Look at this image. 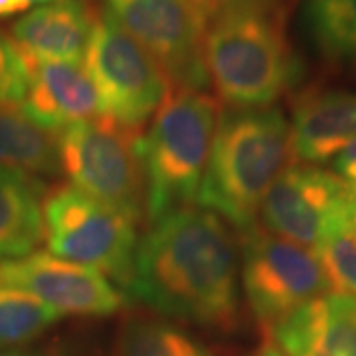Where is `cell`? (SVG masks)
Segmentation results:
<instances>
[{"instance_id":"6da1fadb","label":"cell","mask_w":356,"mask_h":356,"mask_svg":"<svg viewBox=\"0 0 356 356\" xmlns=\"http://www.w3.org/2000/svg\"><path fill=\"white\" fill-rule=\"evenodd\" d=\"M125 289L159 315L232 331L240 317L238 254L224 220L186 206L153 222Z\"/></svg>"},{"instance_id":"7a4b0ae2","label":"cell","mask_w":356,"mask_h":356,"mask_svg":"<svg viewBox=\"0 0 356 356\" xmlns=\"http://www.w3.org/2000/svg\"><path fill=\"white\" fill-rule=\"evenodd\" d=\"M206 72L234 109H264L291 88L297 60L269 0H236L218 10L204 40Z\"/></svg>"},{"instance_id":"3957f363","label":"cell","mask_w":356,"mask_h":356,"mask_svg":"<svg viewBox=\"0 0 356 356\" xmlns=\"http://www.w3.org/2000/svg\"><path fill=\"white\" fill-rule=\"evenodd\" d=\"M291 161V127L280 109L222 111L198 202L248 232L257 226L267 191Z\"/></svg>"},{"instance_id":"277c9868","label":"cell","mask_w":356,"mask_h":356,"mask_svg":"<svg viewBox=\"0 0 356 356\" xmlns=\"http://www.w3.org/2000/svg\"><path fill=\"white\" fill-rule=\"evenodd\" d=\"M222 105L206 89L170 88L140 139L145 212L153 224L198 202Z\"/></svg>"},{"instance_id":"5b68a950","label":"cell","mask_w":356,"mask_h":356,"mask_svg":"<svg viewBox=\"0 0 356 356\" xmlns=\"http://www.w3.org/2000/svg\"><path fill=\"white\" fill-rule=\"evenodd\" d=\"M140 133L107 117L58 133L60 163L72 186L137 224L145 212Z\"/></svg>"},{"instance_id":"8992f818","label":"cell","mask_w":356,"mask_h":356,"mask_svg":"<svg viewBox=\"0 0 356 356\" xmlns=\"http://www.w3.org/2000/svg\"><path fill=\"white\" fill-rule=\"evenodd\" d=\"M83 62L97 89L102 115L121 127L140 131L170 89L161 65L107 8L95 14Z\"/></svg>"},{"instance_id":"52a82bcc","label":"cell","mask_w":356,"mask_h":356,"mask_svg":"<svg viewBox=\"0 0 356 356\" xmlns=\"http://www.w3.org/2000/svg\"><path fill=\"white\" fill-rule=\"evenodd\" d=\"M44 240L56 257L86 266L127 287L135 252V224L72 184L44 198Z\"/></svg>"},{"instance_id":"ba28073f","label":"cell","mask_w":356,"mask_h":356,"mask_svg":"<svg viewBox=\"0 0 356 356\" xmlns=\"http://www.w3.org/2000/svg\"><path fill=\"white\" fill-rule=\"evenodd\" d=\"M242 240L243 293L264 329L331 291L313 250L261 226L242 232Z\"/></svg>"},{"instance_id":"9c48e42d","label":"cell","mask_w":356,"mask_h":356,"mask_svg":"<svg viewBox=\"0 0 356 356\" xmlns=\"http://www.w3.org/2000/svg\"><path fill=\"white\" fill-rule=\"evenodd\" d=\"M105 8L165 72L170 88L206 89L210 16L192 0H105Z\"/></svg>"},{"instance_id":"30bf717a","label":"cell","mask_w":356,"mask_h":356,"mask_svg":"<svg viewBox=\"0 0 356 356\" xmlns=\"http://www.w3.org/2000/svg\"><path fill=\"white\" fill-rule=\"evenodd\" d=\"M257 216L264 229L315 252L355 222L353 188L318 166L289 165L267 191Z\"/></svg>"},{"instance_id":"8fae6325","label":"cell","mask_w":356,"mask_h":356,"mask_svg":"<svg viewBox=\"0 0 356 356\" xmlns=\"http://www.w3.org/2000/svg\"><path fill=\"white\" fill-rule=\"evenodd\" d=\"M0 287L30 293L60 315L105 317L125 305V297L103 273L36 252L2 264Z\"/></svg>"},{"instance_id":"7c38bea8","label":"cell","mask_w":356,"mask_h":356,"mask_svg":"<svg viewBox=\"0 0 356 356\" xmlns=\"http://www.w3.org/2000/svg\"><path fill=\"white\" fill-rule=\"evenodd\" d=\"M266 332L283 356H356V297L327 293Z\"/></svg>"},{"instance_id":"4fadbf2b","label":"cell","mask_w":356,"mask_h":356,"mask_svg":"<svg viewBox=\"0 0 356 356\" xmlns=\"http://www.w3.org/2000/svg\"><path fill=\"white\" fill-rule=\"evenodd\" d=\"M24 113L54 135L102 117L99 95L88 70L70 62H30Z\"/></svg>"},{"instance_id":"5bb4252c","label":"cell","mask_w":356,"mask_h":356,"mask_svg":"<svg viewBox=\"0 0 356 356\" xmlns=\"http://www.w3.org/2000/svg\"><path fill=\"white\" fill-rule=\"evenodd\" d=\"M289 127L297 163H329L356 137V93L343 89L307 91L295 103Z\"/></svg>"},{"instance_id":"9a60e30c","label":"cell","mask_w":356,"mask_h":356,"mask_svg":"<svg viewBox=\"0 0 356 356\" xmlns=\"http://www.w3.org/2000/svg\"><path fill=\"white\" fill-rule=\"evenodd\" d=\"M95 14L86 0H62L44 4L13 26V42L28 62L86 60Z\"/></svg>"},{"instance_id":"2e32d148","label":"cell","mask_w":356,"mask_h":356,"mask_svg":"<svg viewBox=\"0 0 356 356\" xmlns=\"http://www.w3.org/2000/svg\"><path fill=\"white\" fill-rule=\"evenodd\" d=\"M42 191L34 177L0 166V266L34 254L44 240Z\"/></svg>"},{"instance_id":"e0dca14e","label":"cell","mask_w":356,"mask_h":356,"mask_svg":"<svg viewBox=\"0 0 356 356\" xmlns=\"http://www.w3.org/2000/svg\"><path fill=\"white\" fill-rule=\"evenodd\" d=\"M0 166L26 175L62 172L58 135L40 127L20 105H0Z\"/></svg>"},{"instance_id":"ac0fdd59","label":"cell","mask_w":356,"mask_h":356,"mask_svg":"<svg viewBox=\"0 0 356 356\" xmlns=\"http://www.w3.org/2000/svg\"><path fill=\"white\" fill-rule=\"evenodd\" d=\"M305 24L327 60L356 64V0H307Z\"/></svg>"},{"instance_id":"d6986e66","label":"cell","mask_w":356,"mask_h":356,"mask_svg":"<svg viewBox=\"0 0 356 356\" xmlns=\"http://www.w3.org/2000/svg\"><path fill=\"white\" fill-rule=\"evenodd\" d=\"M115 356H212V353L166 321L131 317L121 327Z\"/></svg>"},{"instance_id":"ffe728a7","label":"cell","mask_w":356,"mask_h":356,"mask_svg":"<svg viewBox=\"0 0 356 356\" xmlns=\"http://www.w3.org/2000/svg\"><path fill=\"white\" fill-rule=\"evenodd\" d=\"M62 317L30 293L0 287V350L34 341Z\"/></svg>"},{"instance_id":"44dd1931","label":"cell","mask_w":356,"mask_h":356,"mask_svg":"<svg viewBox=\"0 0 356 356\" xmlns=\"http://www.w3.org/2000/svg\"><path fill=\"white\" fill-rule=\"evenodd\" d=\"M332 293L356 297V224L337 229L315 250Z\"/></svg>"},{"instance_id":"7402d4cb","label":"cell","mask_w":356,"mask_h":356,"mask_svg":"<svg viewBox=\"0 0 356 356\" xmlns=\"http://www.w3.org/2000/svg\"><path fill=\"white\" fill-rule=\"evenodd\" d=\"M30 86V62L13 38L0 32V105L24 102Z\"/></svg>"},{"instance_id":"603a6c76","label":"cell","mask_w":356,"mask_h":356,"mask_svg":"<svg viewBox=\"0 0 356 356\" xmlns=\"http://www.w3.org/2000/svg\"><path fill=\"white\" fill-rule=\"evenodd\" d=\"M332 172L350 188H356V137L332 159Z\"/></svg>"},{"instance_id":"cb8c5ba5","label":"cell","mask_w":356,"mask_h":356,"mask_svg":"<svg viewBox=\"0 0 356 356\" xmlns=\"http://www.w3.org/2000/svg\"><path fill=\"white\" fill-rule=\"evenodd\" d=\"M192 2H194V4H198L204 13L212 18V16H214L218 10H222L224 6H228V4L236 2V0H192Z\"/></svg>"},{"instance_id":"d4e9b609","label":"cell","mask_w":356,"mask_h":356,"mask_svg":"<svg viewBox=\"0 0 356 356\" xmlns=\"http://www.w3.org/2000/svg\"><path fill=\"white\" fill-rule=\"evenodd\" d=\"M28 8L26 0H0V16L18 14Z\"/></svg>"},{"instance_id":"484cf974","label":"cell","mask_w":356,"mask_h":356,"mask_svg":"<svg viewBox=\"0 0 356 356\" xmlns=\"http://www.w3.org/2000/svg\"><path fill=\"white\" fill-rule=\"evenodd\" d=\"M257 356H283V355H281L280 350H277V348H275L273 344L267 343L266 346H264V348H261V350L257 353Z\"/></svg>"},{"instance_id":"4316f807","label":"cell","mask_w":356,"mask_h":356,"mask_svg":"<svg viewBox=\"0 0 356 356\" xmlns=\"http://www.w3.org/2000/svg\"><path fill=\"white\" fill-rule=\"evenodd\" d=\"M0 356H46V355L32 353V350H4V353H0Z\"/></svg>"},{"instance_id":"83f0119b","label":"cell","mask_w":356,"mask_h":356,"mask_svg":"<svg viewBox=\"0 0 356 356\" xmlns=\"http://www.w3.org/2000/svg\"><path fill=\"white\" fill-rule=\"evenodd\" d=\"M54 2H62V0H26L28 6H30V4H40V6H44V4H54Z\"/></svg>"},{"instance_id":"f1b7e54d","label":"cell","mask_w":356,"mask_h":356,"mask_svg":"<svg viewBox=\"0 0 356 356\" xmlns=\"http://www.w3.org/2000/svg\"><path fill=\"white\" fill-rule=\"evenodd\" d=\"M353 218H355L356 224V188H353Z\"/></svg>"}]
</instances>
